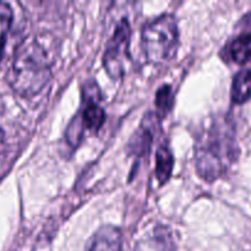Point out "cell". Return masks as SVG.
<instances>
[{
	"label": "cell",
	"mask_w": 251,
	"mask_h": 251,
	"mask_svg": "<svg viewBox=\"0 0 251 251\" xmlns=\"http://www.w3.org/2000/svg\"><path fill=\"white\" fill-rule=\"evenodd\" d=\"M237 158L234 127L228 118L215 117L199 135L195 145V166L207 181L227 173Z\"/></svg>",
	"instance_id": "obj_1"
},
{
	"label": "cell",
	"mask_w": 251,
	"mask_h": 251,
	"mask_svg": "<svg viewBox=\"0 0 251 251\" xmlns=\"http://www.w3.org/2000/svg\"><path fill=\"white\" fill-rule=\"evenodd\" d=\"M50 78V64L46 49L37 41H26L17 48L7 80L22 97L41 92Z\"/></svg>",
	"instance_id": "obj_2"
},
{
	"label": "cell",
	"mask_w": 251,
	"mask_h": 251,
	"mask_svg": "<svg viewBox=\"0 0 251 251\" xmlns=\"http://www.w3.org/2000/svg\"><path fill=\"white\" fill-rule=\"evenodd\" d=\"M178 38V25L172 15H161L147 22L141 33L142 49L147 60L153 64L171 60L176 53Z\"/></svg>",
	"instance_id": "obj_3"
},
{
	"label": "cell",
	"mask_w": 251,
	"mask_h": 251,
	"mask_svg": "<svg viewBox=\"0 0 251 251\" xmlns=\"http://www.w3.org/2000/svg\"><path fill=\"white\" fill-rule=\"evenodd\" d=\"M130 39L131 28L129 22L123 20L118 24L117 28L108 41L103 55V65L110 77L120 78L126 71L130 61Z\"/></svg>",
	"instance_id": "obj_4"
},
{
	"label": "cell",
	"mask_w": 251,
	"mask_h": 251,
	"mask_svg": "<svg viewBox=\"0 0 251 251\" xmlns=\"http://www.w3.org/2000/svg\"><path fill=\"white\" fill-rule=\"evenodd\" d=\"M87 92V100H86L85 107L80 112V114L76 115L75 119L78 124L82 126V129L87 131L96 132L100 129L105 120V113L103 108L98 104L97 95H91L90 86L85 88Z\"/></svg>",
	"instance_id": "obj_5"
},
{
	"label": "cell",
	"mask_w": 251,
	"mask_h": 251,
	"mask_svg": "<svg viewBox=\"0 0 251 251\" xmlns=\"http://www.w3.org/2000/svg\"><path fill=\"white\" fill-rule=\"evenodd\" d=\"M122 232L113 226H103L92 235L85 251H122Z\"/></svg>",
	"instance_id": "obj_6"
},
{
	"label": "cell",
	"mask_w": 251,
	"mask_h": 251,
	"mask_svg": "<svg viewBox=\"0 0 251 251\" xmlns=\"http://www.w3.org/2000/svg\"><path fill=\"white\" fill-rule=\"evenodd\" d=\"M132 251H176L168 230L163 227L154 228L151 233L137 242Z\"/></svg>",
	"instance_id": "obj_7"
},
{
	"label": "cell",
	"mask_w": 251,
	"mask_h": 251,
	"mask_svg": "<svg viewBox=\"0 0 251 251\" xmlns=\"http://www.w3.org/2000/svg\"><path fill=\"white\" fill-rule=\"evenodd\" d=\"M251 97V70L239 71L233 80L232 100L235 103H243Z\"/></svg>",
	"instance_id": "obj_8"
},
{
	"label": "cell",
	"mask_w": 251,
	"mask_h": 251,
	"mask_svg": "<svg viewBox=\"0 0 251 251\" xmlns=\"http://www.w3.org/2000/svg\"><path fill=\"white\" fill-rule=\"evenodd\" d=\"M173 154L169 151L168 147H159L156 157V176L161 184L168 180L169 176H171L172 171H173Z\"/></svg>",
	"instance_id": "obj_9"
},
{
	"label": "cell",
	"mask_w": 251,
	"mask_h": 251,
	"mask_svg": "<svg viewBox=\"0 0 251 251\" xmlns=\"http://www.w3.org/2000/svg\"><path fill=\"white\" fill-rule=\"evenodd\" d=\"M230 55L233 60L245 64L251 60V33L238 36L230 44Z\"/></svg>",
	"instance_id": "obj_10"
},
{
	"label": "cell",
	"mask_w": 251,
	"mask_h": 251,
	"mask_svg": "<svg viewBox=\"0 0 251 251\" xmlns=\"http://www.w3.org/2000/svg\"><path fill=\"white\" fill-rule=\"evenodd\" d=\"M12 21L11 7L5 2L0 1V58H1L2 49H4L5 42H6L7 32Z\"/></svg>",
	"instance_id": "obj_11"
},
{
	"label": "cell",
	"mask_w": 251,
	"mask_h": 251,
	"mask_svg": "<svg viewBox=\"0 0 251 251\" xmlns=\"http://www.w3.org/2000/svg\"><path fill=\"white\" fill-rule=\"evenodd\" d=\"M173 97V91H172L171 86L164 85L159 88L156 97V105L157 108H158L159 112H162L164 114V113H167L168 110H171L174 100Z\"/></svg>",
	"instance_id": "obj_12"
}]
</instances>
